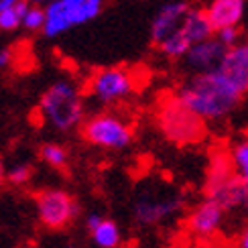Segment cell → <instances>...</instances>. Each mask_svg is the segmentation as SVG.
<instances>
[{"label": "cell", "instance_id": "1", "mask_svg": "<svg viewBox=\"0 0 248 248\" xmlns=\"http://www.w3.org/2000/svg\"><path fill=\"white\" fill-rule=\"evenodd\" d=\"M175 96L205 122L228 118L242 100L218 69L191 74L175 90Z\"/></svg>", "mask_w": 248, "mask_h": 248}, {"label": "cell", "instance_id": "2", "mask_svg": "<svg viewBox=\"0 0 248 248\" xmlns=\"http://www.w3.org/2000/svg\"><path fill=\"white\" fill-rule=\"evenodd\" d=\"M39 112L51 128L69 132L86 120V104L79 88L69 79L51 84L39 100Z\"/></svg>", "mask_w": 248, "mask_h": 248}, {"label": "cell", "instance_id": "3", "mask_svg": "<svg viewBox=\"0 0 248 248\" xmlns=\"http://www.w3.org/2000/svg\"><path fill=\"white\" fill-rule=\"evenodd\" d=\"M205 124L208 122L189 110L175 94L163 96L159 100L157 126L169 142L179 144V147L198 144L205 137Z\"/></svg>", "mask_w": 248, "mask_h": 248}, {"label": "cell", "instance_id": "4", "mask_svg": "<svg viewBox=\"0 0 248 248\" xmlns=\"http://www.w3.org/2000/svg\"><path fill=\"white\" fill-rule=\"evenodd\" d=\"M205 198L218 202L226 212L244 208L248 202V187L236 175L230 153L214 151L208 175H205Z\"/></svg>", "mask_w": 248, "mask_h": 248}, {"label": "cell", "instance_id": "5", "mask_svg": "<svg viewBox=\"0 0 248 248\" xmlns=\"http://www.w3.org/2000/svg\"><path fill=\"white\" fill-rule=\"evenodd\" d=\"M102 6L104 0H53L45 6L43 35L53 39L74 27L86 25L100 15Z\"/></svg>", "mask_w": 248, "mask_h": 248}, {"label": "cell", "instance_id": "6", "mask_svg": "<svg viewBox=\"0 0 248 248\" xmlns=\"http://www.w3.org/2000/svg\"><path fill=\"white\" fill-rule=\"evenodd\" d=\"M81 137L92 147L106 151H122L134 139L132 124L112 112H100L81 122Z\"/></svg>", "mask_w": 248, "mask_h": 248}, {"label": "cell", "instance_id": "7", "mask_svg": "<svg viewBox=\"0 0 248 248\" xmlns=\"http://www.w3.org/2000/svg\"><path fill=\"white\" fill-rule=\"evenodd\" d=\"M183 210V195L177 191H159V189H142L132 202V220L139 226L163 224L175 218Z\"/></svg>", "mask_w": 248, "mask_h": 248}, {"label": "cell", "instance_id": "8", "mask_svg": "<svg viewBox=\"0 0 248 248\" xmlns=\"http://www.w3.org/2000/svg\"><path fill=\"white\" fill-rule=\"evenodd\" d=\"M137 90L134 74L126 67H104L88 79V94L104 106L128 100Z\"/></svg>", "mask_w": 248, "mask_h": 248}, {"label": "cell", "instance_id": "9", "mask_svg": "<svg viewBox=\"0 0 248 248\" xmlns=\"http://www.w3.org/2000/svg\"><path fill=\"white\" fill-rule=\"evenodd\" d=\"M39 222L49 230H63L78 218V203L63 189H43L35 195Z\"/></svg>", "mask_w": 248, "mask_h": 248}, {"label": "cell", "instance_id": "10", "mask_svg": "<svg viewBox=\"0 0 248 248\" xmlns=\"http://www.w3.org/2000/svg\"><path fill=\"white\" fill-rule=\"evenodd\" d=\"M226 218V210L218 202H214L210 198H205L202 203H198L195 208L187 214L185 218V226L187 230L198 236V238H210L222 228Z\"/></svg>", "mask_w": 248, "mask_h": 248}, {"label": "cell", "instance_id": "11", "mask_svg": "<svg viewBox=\"0 0 248 248\" xmlns=\"http://www.w3.org/2000/svg\"><path fill=\"white\" fill-rule=\"evenodd\" d=\"M218 71L240 96L248 94V41L226 49Z\"/></svg>", "mask_w": 248, "mask_h": 248}, {"label": "cell", "instance_id": "12", "mask_svg": "<svg viewBox=\"0 0 248 248\" xmlns=\"http://www.w3.org/2000/svg\"><path fill=\"white\" fill-rule=\"evenodd\" d=\"M226 45L220 43L218 37H210L200 43H193L189 51L185 53V65L191 74H202V71H214L218 69L220 61L226 53Z\"/></svg>", "mask_w": 248, "mask_h": 248}, {"label": "cell", "instance_id": "13", "mask_svg": "<svg viewBox=\"0 0 248 248\" xmlns=\"http://www.w3.org/2000/svg\"><path fill=\"white\" fill-rule=\"evenodd\" d=\"M189 2L185 0H173L159 8V13L155 15L151 23V41L153 45H159L161 41H165L169 35H173L175 31H179L183 25V18L189 10Z\"/></svg>", "mask_w": 248, "mask_h": 248}, {"label": "cell", "instance_id": "14", "mask_svg": "<svg viewBox=\"0 0 248 248\" xmlns=\"http://www.w3.org/2000/svg\"><path fill=\"white\" fill-rule=\"evenodd\" d=\"M246 2L244 0H212L205 13L210 16V23L214 31H220L226 27H238L244 16Z\"/></svg>", "mask_w": 248, "mask_h": 248}, {"label": "cell", "instance_id": "15", "mask_svg": "<svg viewBox=\"0 0 248 248\" xmlns=\"http://www.w3.org/2000/svg\"><path fill=\"white\" fill-rule=\"evenodd\" d=\"M183 33L187 35V39L191 43H200V41H205L214 37V27L210 23V16L205 13V8H200V6H189L187 15L183 18Z\"/></svg>", "mask_w": 248, "mask_h": 248}, {"label": "cell", "instance_id": "16", "mask_svg": "<svg viewBox=\"0 0 248 248\" xmlns=\"http://www.w3.org/2000/svg\"><path fill=\"white\" fill-rule=\"evenodd\" d=\"M90 236L98 248H118L122 242V232L116 222L102 218L94 230H90Z\"/></svg>", "mask_w": 248, "mask_h": 248}, {"label": "cell", "instance_id": "17", "mask_svg": "<svg viewBox=\"0 0 248 248\" xmlns=\"http://www.w3.org/2000/svg\"><path fill=\"white\" fill-rule=\"evenodd\" d=\"M191 45L193 43L187 39V35L183 33V29H179V31H175L173 35H169L165 41H161V43L157 45V49L169 59H183Z\"/></svg>", "mask_w": 248, "mask_h": 248}, {"label": "cell", "instance_id": "18", "mask_svg": "<svg viewBox=\"0 0 248 248\" xmlns=\"http://www.w3.org/2000/svg\"><path fill=\"white\" fill-rule=\"evenodd\" d=\"M29 6H31V0H16V4L6 8L4 13H0V31L13 33L18 27H23V18Z\"/></svg>", "mask_w": 248, "mask_h": 248}, {"label": "cell", "instance_id": "19", "mask_svg": "<svg viewBox=\"0 0 248 248\" xmlns=\"http://www.w3.org/2000/svg\"><path fill=\"white\" fill-rule=\"evenodd\" d=\"M228 153H230V161L234 165L236 175H238L242 183L248 187V139L236 140Z\"/></svg>", "mask_w": 248, "mask_h": 248}, {"label": "cell", "instance_id": "20", "mask_svg": "<svg viewBox=\"0 0 248 248\" xmlns=\"http://www.w3.org/2000/svg\"><path fill=\"white\" fill-rule=\"evenodd\" d=\"M39 157L43 163H47L53 169H65L67 161H69V153L65 147H61L57 142H45L39 149Z\"/></svg>", "mask_w": 248, "mask_h": 248}, {"label": "cell", "instance_id": "21", "mask_svg": "<svg viewBox=\"0 0 248 248\" xmlns=\"http://www.w3.org/2000/svg\"><path fill=\"white\" fill-rule=\"evenodd\" d=\"M45 8L41 4H33L31 2L29 10L25 13V18H23V27L27 31H43L45 27Z\"/></svg>", "mask_w": 248, "mask_h": 248}, {"label": "cell", "instance_id": "22", "mask_svg": "<svg viewBox=\"0 0 248 248\" xmlns=\"http://www.w3.org/2000/svg\"><path fill=\"white\" fill-rule=\"evenodd\" d=\"M31 177H33V167L29 163H18L6 171V179L13 185H25L31 181Z\"/></svg>", "mask_w": 248, "mask_h": 248}, {"label": "cell", "instance_id": "23", "mask_svg": "<svg viewBox=\"0 0 248 248\" xmlns=\"http://www.w3.org/2000/svg\"><path fill=\"white\" fill-rule=\"evenodd\" d=\"M216 37L220 39V43L226 45V47H234L236 43H240V29L238 27H226V29H220L216 31Z\"/></svg>", "mask_w": 248, "mask_h": 248}, {"label": "cell", "instance_id": "24", "mask_svg": "<svg viewBox=\"0 0 248 248\" xmlns=\"http://www.w3.org/2000/svg\"><path fill=\"white\" fill-rule=\"evenodd\" d=\"M10 63H13V53L8 49H0V69L8 67Z\"/></svg>", "mask_w": 248, "mask_h": 248}, {"label": "cell", "instance_id": "25", "mask_svg": "<svg viewBox=\"0 0 248 248\" xmlns=\"http://www.w3.org/2000/svg\"><path fill=\"white\" fill-rule=\"evenodd\" d=\"M102 218H104V216H100V214H90L88 218H86V228H88V230H94L96 226L100 224Z\"/></svg>", "mask_w": 248, "mask_h": 248}, {"label": "cell", "instance_id": "26", "mask_svg": "<svg viewBox=\"0 0 248 248\" xmlns=\"http://www.w3.org/2000/svg\"><path fill=\"white\" fill-rule=\"evenodd\" d=\"M238 248H248V226L242 230L240 238H238Z\"/></svg>", "mask_w": 248, "mask_h": 248}, {"label": "cell", "instance_id": "27", "mask_svg": "<svg viewBox=\"0 0 248 248\" xmlns=\"http://www.w3.org/2000/svg\"><path fill=\"white\" fill-rule=\"evenodd\" d=\"M13 4H16V0H0V13H4V10L10 8Z\"/></svg>", "mask_w": 248, "mask_h": 248}, {"label": "cell", "instance_id": "28", "mask_svg": "<svg viewBox=\"0 0 248 248\" xmlns=\"http://www.w3.org/2000/svg\"><path fill=\"white\" fill-rule=\"evenodd\" d=\"M6 179V169H4V163L2 159H0V185H2V181Z\"/></svg>", "mask_w": 248, "mask_h": 248}, {"label": "cell", "instance_id": "29", "mask_svg": "<svg viewBox=\"0 0 248 248\" xmlns=\"http://www.w3.org/2000/svg\"><path fill=\"white\" fill-rule=\"evenodd\" d=\"M31 2H33V4H41V6H43V4H49V2H53V0H31Z\"/></svg>", "mask_w": 248, "mask_h": 248}, {"label": "cell", "instance_id": "30", "mask_svg": "<svg viewBox=\"0 0 248 248\" xmlns=\"http://www.w3.org/2000/svg\"><path fill=\"white\" fill-rule=\"evenodd\" d=\"M244 208H246V212H248V202H246V205H244Z\"/></svg>", "mask_w": 248, "mask_h": 248}, {"label": "cell", "instance_id": "31", "mask_svg": "<svg viewBox=\"0 0 248 248\" xmlns=\"http://www.w3.org/2000/svg\"><path fill=\"white\" fill-rule=\"evenodd\" d=\"M246 41H248V37H246Z\"/></svg>", "mask_w": 248, "mask_h": 248}]
</instances>
